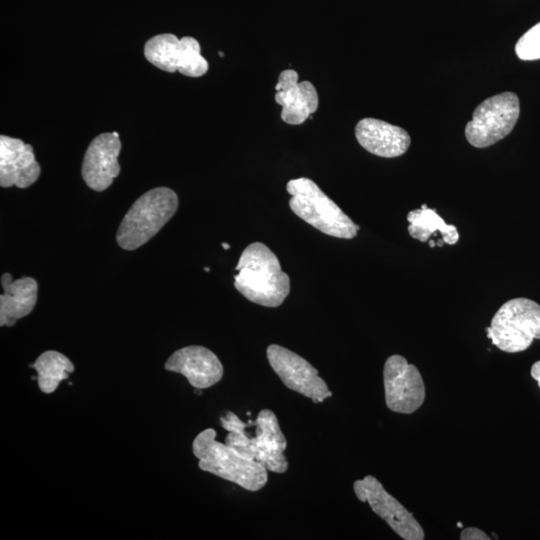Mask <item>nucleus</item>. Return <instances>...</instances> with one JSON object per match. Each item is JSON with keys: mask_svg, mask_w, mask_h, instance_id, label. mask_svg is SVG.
I'll return each instance as SVG.
<instances>
[{"mask_svg": "<svg viewBox=\"0 0 540 540\" xmlns=\"http://www.w3.org/2000/svg\"><path fill=\"white\" fill-rule=\"evenodd\" d=\"M205 271H207V272H208V271H209V268H208V267H206V268H205Z\"/></svg>", "mask_w": 540, "mask_h": 540, "instance_id": "obj_26", "label": "nucleus"}, {"mask_svg": "<svg viewBox=\"0 0 540 540\" xmlns=\"http://www.w3.org/2000/svg\"><path fill=\"white\" fill-rule=\"evenodd\" d=\"M218 54H219V56H221V57L224 56V54H223L222 52H219Z\"/></svg>", "mask_w": 540, "mask_h": 540, "instance_id": "obj_25", "label": "nucleus"}, {"mask_svg": "<svg viewBox=\"0 0 540 540\" xmlns=\"http://www.w3.org/2000/svg\"><path fill=\"white\" fill-rule=\"evenodd\" d=\"M4 292L0 295V326H13L30 314L37 301L38 285L32 277L13 280L11 274L1 276Z\"/></svg>", "mask_w": 540, "mask_h": 540, "instance_id": "obj_17", "label": "nucleus"}, {"mask_svg": "<svg viewBox=\"0 0 540 540\" xmlns=\"http://www.w3.org/2000/svg\"><path fill=\"white\" fill-rule=\"evenodd\" d=\"M515 53L523 61L540 59V22L532 26L518 39Z\"/></svg>", "mask_w": 540, "mask_h": 540, "instance_id": "obj_20", "label": "nucleus"}, {"mask_svg": "<svg viewBox=\"0 0 540 540\" xmlns=\"http://www.w3.org/2000/svg\"><path fill=\"white\" fill-rule=\"evenodd\" d=\"M286 190L291 195V210L317 230L344 239H352L357 235L359 226L311 179H291Z\"/></svg>", "mask_w": 540, "mask_h": 540, "instance_id": "obj_4", "label": "nucleus"}, {"mask_svg": "<svg viewBox=\"0 0 540 540\" xmlns=\"http://www.w3.org/2000/svg\"><path fill=\"white\" fill-rule=\"evenodd\" d=\"M178 196L170 188L157 187L141 195L122 219L116 240L125 250H135L148 242L173 217Z\"/></svg>", "mask_w": 540, "mask_h": 540, "instance_id": "obj_5", "label": "nucleus"}, {"mask_svg": "<svg viewBox=\"0 0 540 540\" xmlns=\"http://www.w3.org/2000/svg\"><path fill=\"white\" fill-rule=\"evenodd\" d=\"M199 42L190 36L178 39L174 34H158L144 46L146 59L166 72L179 71L189 77H200L208 71Z\"/></svg>", "mask_w": 540, "mask_h": 540, "instance_id": "obj_8", "label": "nucleus"}, {"mask_svg": "<svg viewBox=\"0 0 540 540\" xmlns=\"http://www.w3.org/2000/svg\"><path fill=\"white\" fill-rule=\"evenodd\" d=\"M165 369L185 376L195 389L209 388L223 376V366L218 357L199 345L176 350L166 361Z\"/></svg>", "mask_w": 540, "mask_h": 540, "instance_id": "obj_13", "label": "nucleus"}, {"mask_svg": "<svg viewBox=\"0 0 540 540\" xmlns=\"http://www.w3.org/2000/svg\"><path fill=\"white\" fill-rule=\"evenodd\" d=\"M457 525H458L459 527H462V524H461V523H458Z\"/></svg>", "mask_w": 540, "mask_h": 540, "instance_id": "obj_27", "label": "nucleus"}, {"mask_svg": "<svg viewBox=\"0 0 540 540\" xmlns=\"http://www.w3.org/2000/svg\"><path fill=\"white\" fill-rule=\"evenodd\" d=\"M387 407L397 413L411 414L424 402L425 386L416 366L401 355L387 358L383 368Z\"/></svg>", "mask_w": 540, "mask_h": 540, "instance_id": "obj_11", "label": "nucleus"}, {"mask_svg": "<svg viewBox=\"0 0 540 540\" xmlns=\"http://www.w3.org/2000/svg\"><path fill=\"white\" fill-rule=\"evenodd\" d=\"M461 540H489L491 539L485 532L476 528H464L460 533Z\"/></svg>", "mask_w": 540, "mask_h": 540, "instance_id": "obj_21", "label": "nucleus"}, {"mask_svg": "<svg viewBox=\"0 0 540 540\" xmlns=\"http://www.w3.org/2000/svg\"><path fill=\"white\" fill-rule=\"evenodd\" d=\"M429 245H430V247H435V242H434L433 240H431V241L429 242Z\"/></svg>", "mask_w": 540, "mask_h": 540, "instance_id": "obj_24", "label": "nucleus"}, {"mask_svg": "<svg viewBox=\"0 0 540 540\" xmlns=\"http://www.w3.org/2000/svg\"><path fill=\"white\" fill-rule=\"evenodd\" d=\"M531 376L535 379L540 387V361L535 362L531 367Z\"/></svg>", "mask_w": 540, "mask_h": 540, "instance_id": "obj_22", "label": "nucleus"}, {"mask_svg": "<svg viewBox=\"0 0 540 540\" xmlns=\"http://www.w3.org/2000/svg\"><path fill=\"white\" fill-rule=\"evenodd\" d=\"M121 142L116 132L96 136L89 144L83 158L82 178L95 191H104L120 172L118 155Z\"/></svg>", "mask_w": 540, "mask_h": 540, "instance_id": "obj_12", "label": "nucleus"}, {"mask_svg": "<svg viewBox=\"0 0 540 540\" xmlns=\"http://www.w3.org/2000/svg\"><path fill=\"white\" fill-rule=\"evenodd\" d=\"M355 136L365 150L384 158L403 155L411 142L406 130L375 118L361 119L356 124Z\"/></svg>", "mask_w": 540, "mask_h": 540, "instance_id": "obj_16", "label": "nucleus"}, {"mask_svg": "<svg viewBox=\"0 0 540 540\" xmlns=\"http://www.w3.org/2000/svg\"><path fill=\"white\" fill-rule=\"evenodd\" d=\"M520 114L519 98L506 91L481 102L465 127V137L474 147L485 148L507 136Z\"/></svg>", "mask_w": 540, "mask_h": 540, "instance_id": "obj_7", "label": "nucleus"}, {"mask_svg": "<svg viewBox=\"0 0 540 540\" xmlns=\"http://www.w3.org/2000/svg\"><path fill=\"white\" fill-rule=\"evenodd\" d=\"M220 421L228 432L224 441L227 445L260 463L270 472L287 471V442L273 411L263 409L255 420L246 422L235 413L227 411L220 417Z\"/></svg>", "mask_w": 540, "mask_h": 540, "instance_id": "obj_1", "label": "nucleus"}, {"mask_svg": "<svg viewBox=\"0 0 540 540\" xmlns=\"http://www.w3.org/2000/svg\"><path fill=\"white\" fill-rule=\"evenodd\" d=\"M356 497L367 502L373 512L382 518L401 538L423 540L424 531L413 514L390 495L372 475L353 483Z\"/></svg>", "mask_w": 540, "mask_h": 540, "instance_id": "obj_9", "label": "nucleus"}, {"mask_svg": "<svg viewBox=\"0 0 540 540\" xmlns=\"http://www.w3.org/2000/svg\"><path fill=\"white\" fill-rule=\"evenodd\" d=\"M41 168L33 148L21 139L0 136V185L27 188L38 179Z\"/></svg>", "mask_w": 540, "mask_h": 540, "instance_id": "obj_15", "label": "nucleus"}, {"mask_svg": "<svg viewBox=\"0 0 540 540\" xmlns=\"http://www.w3.org/2000/svg\"><path fill=\"white\" fill-rule=\"evenodd\" d=\"M275 89V101L282 106L281 118L287 124H302L316 112L319 104L317 90L309 81L298 82L295 70L282 71Z\"/></svg>", "mask_w": 540, "mask_h": 540, "instance_id": "obj_14", "label": "nucleus"}, {"mask_svg": "<svg viewBox=\"0 0 540 540\" xmlns=\"http://www.w3.org/2000/svg\"><path fill=\"white\" fill-rule=\"evenodd\" d=\"M486 332L500 350L524 351L540 339V305L527 298L511 299L497 310Z\"/></svg>", "mask_w": 540, "mask_h": 540, "instance_id": "obj_6", "label": "nucleus"}, {"mask_svg": "<svg viewBox=\"0 0 540 540\" xmlns=\"http://www.w3.org/2000/svg\"><path fill=\"white\" fill-rule=\"evenodd\" d=\"M267 359L274 372L289 389L313 402H323L332 396L326 382L307 360L277 344L267 348Z\"/></svg>", "mask_w": 540, "mask_h": 540, "instance_id": "obj_10", "label": "nucleus"}, {"mask_svg": "<svg viewBox=\"0 0 540 540\" xmlns=\"http://www.w3.org/2000/svg\"><path fill=\"white\" fill-rule=\"evenodd\" d=\"M192 450L201 470L233 482L245 490L258 491L267 483V469L242 455L225 442L216 440V431L207 428L193 440Z\"/></svg>", "mask_w": 540, "mask_h": 540, "instance_id": "obj_3", "label": "nucleus"}, {"mask_svg": "<svg viewBox=\"0 0 540 540\" xmlns=\"http://www.w3.org/2000/svg\"><path fill=\"white\" fill-rule=\"evenodd\" d=\"M37 372L39 389L46 394L53 393L61 381L74 371V365L64 354L48 350L38 356L30 365Z\"/></svg>", "mask_w": 540, "mask_h": 540, "instance_id": "obj_19", "label": "nucleus"}, {"mask_svg": "<svg viewBox=\"0 0 540 540\" xmlns=\"http://www.w3.org/2000/svg\"><path fill=\"white\" fill-rule=\"evenodd\" d=\"M409 234L421 242L429 240L430 236L440 232L444 243L454 245L459 240L456 226L447 224L434 209L423 204L420 209L407 214Z\"/></svg>", "mask_w": 540, "mask_h": 540, "instance_id": "obj_18", "label": "nucleus"}, {"mask_svg": "<svg viewBox=\"0 0 540 540\" xmlns=\"http://www.w3.org/2000/svg\"><path fill=\"white\" fill-rule=\"evenodd\" d=\"M222 247H223L225 250H227V249L230 248V245H229L228 243L223 242V243H222Z\"/></svg>", "mask_w": 540, "mask_h": 540, "instance_id": "obj_23", "label": "nucleus"}, {"mask_svg": "<svg viewBox=\"0 0 540 540\" xmlns=\"http://www.w3.org/2000/svg\"><path fill=\"white\" fill-rule=\"evenodd\" d=\"M234 276L235 288L249 301L277 307L290 292V278L276 255L263 243L254 242L242 252Z\"/></svg>", "mask_w": 540, "mask_h": 540, "instance_id": "obj_2", "label": "nucleus"}]
</instances>
